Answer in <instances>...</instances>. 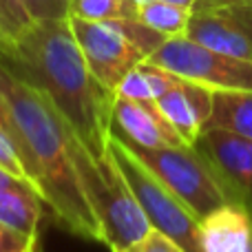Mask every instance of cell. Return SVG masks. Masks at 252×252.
Here are the masks:
<instances>
[{"instance_id": "9", "label": "cell", "mask_w": 252, "mask_h": 252, "mask_svg": "<svg viewBox=\"0 0 252 252\" xmlns=\"http://www.w3.org/2000/svg\"><path fill=\"white\" fill-rule=\"evenodd\" d=\"M192 146L210 166L226 201L252 215V139L223 130H204Z\"/></svg>"}, {"instance_id": "12", "label": "cell", "mask_w": 252, "mask_h": 252, "mask_svg": "<svg viewBox=\"0 0 252 252\" xmlns=\"http://www.w3.org/2000/svg\"><path fill=\"white\" fill-rule=\"evenodd\" d=\"M197 241L199 252H252V215L226 201L199 219Z\"/></svg>"}, {"instance_id": "27", "label": "cell", "mask_w": 252, "mask_h": 252, "mask_svg": "<svg viewBox=\"0 0 252 252\" xmlns=\"http://www.w3.org/2000/svg\"><path fill=\"white\" fill-rule=\"evenodd\" d=\"M130 2H133V4H135V7H137V9H139V4H144V2H146V0H130Z\"/></svg>"}, {"instance_id": "3", "label": "cell", "mask_w": 252, "mask_h": 252, "mask_svg": "<svg viewBox=\"0 0 252 252\" xmlns=\"http://www.w3.org/2000/svg\"><path fill=\"white\" fill-rule=\"evenodd\" d=\"M69 153L80 188L100 223L102 244L111 252H120L142 239L151 230V223L139 201L135 199L111 148L104 155L95 157L71 130Z\"/></svg>"}, {"instance_id": "25", "label": "cell", "mask_w": 252, "mask_h": 252, "mask_svg": "<svg viewBox=\"0 0 252 252\" xmlns=\"http://www.w3.org/2000/svg\"><path fill=\"white\" fill-rule=\"evenodd\" d=\"M219 2H235V0H197L195 7L197 4H219Z\"/></svg>"}, {"instance_id": "26", "label": "cell", "mask_w": 252, "mask_h": 252, "mask_svg": "<svg viewBox=\"0 0 252 252\" xmlns=\"http://www.w3.org/2000/svg\"><path fill=\"white\" fill-rule=\"evenodd\" d=\"M29 252H42V244H40V239L35 241V244H33V248H31Z\"/></svg>"}, {"instance_id": "8", "label": "cell", "mask_w": 252, "mask_h": 252, "mask_svg": "<svg viewBox=\"0 0 252 252\" xmlns=\"http://www.w3.org/2000/svg\"><path fill=\"white\" fill-rule=\"evenodd\" d=\"M186 38L215 51L252 60V0L192 7Z\"/></svg>"}, {"instance_id": "1", "label": "cell", "mask_w": 252, "mask_h": 252, "mask_svg": "<svg viewBox=\"0 0 252 252\" xmlns=\"http://www.w3.org/2000/svg\"><path fill=\"white\" fill-rule=\"evenodd\" d=\"M0 60L51 102L91 155L109 151L115 95L93 78L69 18L33 20L16 40H0Z\"/></svg>"}, {"instance_id": "19", "label": "cell", "mask_w": 252, "mask_h": 252, "mask_svg": "<svg viewBox=\"0 0 252 252\" xmlns=\"http://www.w3.org/2000/svg\"><path fill=\"white\" fill-rule=\"evenodd\" d=\"M25 4L35 22L69 18V0H25Z\"/></svg>"}, {"instance_id": "6", "label": "cell", "mask_w": 252, "mask_h": 252, "mask_svg": "<svg viewBox=\"0 0 252 252\" xmlns=\"http://www.w3.org/2000/svg\"><path fill=\"white\" fill-rule=\"evenodd\" d=\"M109 148L128 182L135 199L142 206L151 228H157L164 235H168L186 252H199V241H197L199 219L133 155V151L118 135L111 133Z\"/></svg>"}, {"instance_id": "16", "label": "cell", "mask_w": 252, "mask_h": 252, "mask_svg": "<svg viewBox=\"0 0 252 252\" xmlns=\"http://www.w3.org/2000/svg\"><path fill=\"white\" fill-rule=\"evenodd\" d=\"M190 11L192 9L164 2V0H146L144 4H139L137 18L164 38H179V35H186Z\"/></svg>"}, {"instance_id": "24", "label": "cell", "mask_w": 252, "mask_h": 252, "mask_svg": "<svg viewBox=\"0 0 252 252\" xmlns=\"http://www.w3.org/2000/svg\"><path fill=\"white\" fill-rule=\"evenodd\" d=\"M164 2H173V4H179V7L192 9V7H195V2H197V0H164Z\"/></svg>"}, {"instance_id": "2", "label": "cell", "mask_w": 252, "mask_h": 252, "mask_svg": "<svg viewBox=\"0 0 252 252\" xmlns=\"http://www.w3.org/2000/svg\"><path fill=\"white\" fill-rule=\"evenodd\" d=\"M0 91L22 137V164L51 219L64 232L102 244V230L80 188L69 153L71 128L53 104L0 60Z\"/></svg>"}, {"instance_id": "7", "label": "cell", "mask_w": 252, "mask_h": 252, "mask_svg": "<svg viewBox=\"0 0 252 252\" xmlns=\"http://www.w3.org/2000/svg\"><path fill=\"white\" fill-rule=\"evenodd\" d=\"M148 62L173 71L179 78L210 87L213 91L215 89L252 91V60L215 51L186 35L164 40L159 49L151 53Z\"/></svg>"}, {"instance_id": "17", "label": "cell", "mask_w": 252, "mask_h": 252, "mask_svg": "<svg viewBox=\"0 0 252 252\" xmlns=\"http://www.w3.org/2000/svg\"><path fill=\"white\" fill-rule=\"evenodd\" d=\"M69 18L91 22L137 18V7L130 0H69Z\"/></svg>"}, {"instance_id": "11", "label": "cell", "mask_w": 252, "mask_h": 252, "mask_svg": "<svg viewBox=\"0 0 252 252\" xmlns=\"http://www.w3.org/2000/svg\"><path fill=\"white\" fill-rule=\"evenodd\" d=\"M164 118L170 122L179 137L186 144H195L204 133L206 122L213 109V89L186 78H177V82L161 93L155 100Z\"/></svg>"}, {"instance_id": "14", "label": "cell", "mask_w": 252, "mask_h": 252, "mask_svg": "<svg viewBox=\"0 0 252 252\" xmlns=\"http://www.w3.org/2000/svg\"><path fill=\"white\" fill-rule=\"evenodd\" d=\"M204 130H223L252 139V91L215 89L213 109Z\"/></svg>"}, {"instance_id": "5", "label": "cell", "mask_w": 252, "mask_h": 252, "mask_svg": "<svg viewBox=\"0 0 252 252\" xmlns=\"http://www.w3.org/2000/svg\"><path fill=\"white\" fill-rule=\"evenodd\" d=\"M124 144L197 219L226 204V197L213 170L195 146L184 144V146L144 148L128 142Z\"/></svg>"}, {"instance_id": "13", "label": "cell", "mask_w": 252, "mask_h": 252, "mask_svg": "<svg viewBox=\"0 0 252 252\" xmlns=\"http://www.w3.org/2000/svg\"><path fill=\"white\" fill-rule=\"evenodd\" d=\"M44 199L31 182H16L13 186L0 188V221L25 235H40Z\"/></svg>"}, {"instance_id": "10", "label": "cell", "mask_w": 252, "mask_h": 252, "mask_svg": "<svg viewBox=\"0 0 252 252\" xmlns=\"http://www.w3.org/2000/svg\"><path fill=\"white\" fill-rule=\"evenodd\" d=\"M111 133L120 139L144 148H164V146H184V139L164 118L159 106L148 100H113V126Z\"/></svg>"}, {"instance_id": "23", "label": "cell", "mask_w": 252, "mask_h": 252, "mask_svg": "<svg viewBox=\"0 0 252 252\" xmlns=\"http://www.w3.org/2000/svg\"><path fill=\"white\" fill-rule=\"evenodd\" d=\"M16 182H22V177H18V175H13V173H9L7 168H2L0 166V188H7V186H13ZM27 182V179H25Z\"/></svg>"}, {"instance_id": "18", "label": "cell", "mask_w": 252, "mask_h": 252, "mask_svg": "<svg viewBox=\"0 0 252 252\" xmlns=\"http://www.w3.org/2000/svg\"><path fill=\"white\" fill-rule=\"evenodd\" d=\"M120 252H186L182 246H177L168 235H164L157 228H151L139 241H135L133 246L120 250Z\"/></svg>"}, {"instance_id": "22", "label": "cell", "mask_w": 252, "mask_h": 252, "mask_svg": "<svg viewBox=\"0 0 252 252\" xmlns=\"http://www.w3.org/2000/svg\"><path fill=\"white\" fill-rule=\"evenodd\" d=\"M0 133L13 144L18 157L22 159V137L16 128V122H13V115H11V111H9V104H7V100H4L2 91H0Z\"/></svg>"}, {"instance_id": "20", "label": "cell", "mask_w": 252, "mask_h": 252, "mask_svg": "<svg viewBox=\"0 0 252 252\" xmlns=\"http://www.w3.org/2000/svg\"><path fill=\"white\" fill-rule=\"evenodd\" d=\"M40 235H25L0 221V252H29Z\"/></svg>"}, {"instance_id": "21", "label": "cell", "mask_w": 252, "mask_h": 252, "mask_svg": "<svg viewBox=\"0 0 252 252\" xmlns=\"http://www.w3.org/2000/svg\"><path fill=\"white\" fill-rule=\"evenodd\" d=\"M0 166H2V168H7L9 173H13V175H18V177L31 182L29 175H27L25 164H22V159L18 157L16 148H13V144L9 142L2 133H0ZM31 184H33V182H31Z\"/></svg>"}, {"instance_id": "15", "label": "cell", "mask_w": 252, "mask_h": 252, "mask_svg": "<svg viewBox=\"0 0 252 252\" xmlns=\"http://www.w3.org/2000/svg\"><path fill=\"white\" fill-rule=\"evenodd\" d=\"M179 75H175L173 71L164 69V66L155 64V62H139L135 69H130L126 73V78L120 82L115 95L118 97H128V100H148L155 102L161 93H166Z\"/></svg>"}, {"instance_id": "4", "label": "cell", "mask_w": 252, "mask_h": 252, "mask_svg": "<svg viewBox=\"0 0 252 252\" xmlns=\"http://www.w3.org/2000/svg\"><path fill=\"white\" fill-rule=\"evenodd\" d=\"M69 25L93 78L113 95L126 73L148 60L151 53L168 40L139 18H115L104 22L69 18Z\"/></svg>"}]
</instances>
